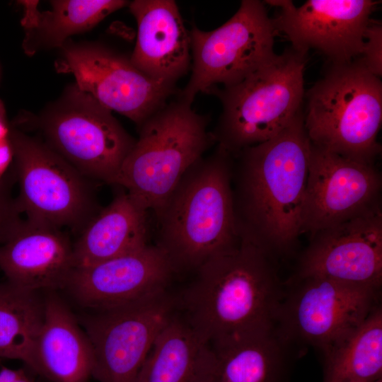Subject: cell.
Wrapping results in <instances>:
<instances>
[{
	"label": "cell",
	"mask_w": 382,
	"mask_h": 382,
	"mask_svg": "<svg viewBox=\"0 0 382 382\" xmlns=\"http://www.w3.org/2000/svg\"><path fill=\"white\" fill-rule=\"evenodd\" d=\"M11 178L0 182V245L21 221L16 200L10 194Z\"/></svg>",
	"instance_id": "cell-27"
},
{
	"label": "cell",
	"mask_w": 382,
	"mask_h": 382,
	"mask_svg": "<svg viewBox=\"0 0 382 382\" xmlns=\"http://www.w3.org/2000/svg\"><path fill=\"white\" fill-rule=\"evenodd\" d=\"M92 366L85 332L61 300L49 296L34 345L33 370L53 382H88Z\"/></svg>",
	"instance_id": "cell-20"
},
{
	"label": "cell",
	"mask_w": 382,
	"mask_h": 382,
	"mask_svg": "<svg viewBox=\"0 0 382 382\" xmlns=\"http://www.w3.org/2000/svg\"><path fill=\"white\" fill-rule=\"evenodd\" d=\"M41 140L88 179L112 184L134 139L112 115L75 83L35 120Z\"/></svg>",
	"instance_id": "cell-7"
},
{
	"label": "cell",
	"mask_w": 382,
	"mask_h": 382,
	"mask_svg": "<svg viewBox=\"0 0 382 382\" xmlns=\"http://www.w3.org/2000/svg\"><path fill=\"white\" fill-rule=\"evenodd\" d=\"M371 382H382V378H381V379L376 380V381H371Z\"/></svg>",
	"instance_id": "cell-31"
},
{
	"label": "cell",
	"mask_w": 382,
	"mask_h": 382,
	"mask_svg": "<svg viewBox=\"0 0 382 382\" xmlns=\"http://www.w3.org/2000/svg\"><path fill=\"white\" fill-rule=\"evenodd\" d=\"M320 277L381 289L380 204L311 236L294 279Z\"/></svg>",
	"instance_id": "cell-14"
},
{
	"label": "cell",
	"mask_w": 382,
	"mask_h": 382,
	"mask_svg": "<svg viewBox=\"0 0 382 382\" xmlns=\"http://www.w3.org/2000/svg\"><path fill=\"white\" fill-rule=\"evenodd\" d=\"M13 161V152L9 137L0 141V182L15 178Z\"/></svg>",
	"instance_id": "cell-28"
},
{
	"label": "cell",
	"mask_w": 382,
	"mask_h": 382,
	"mask_svg": "<svg viewBox=\"0 0 382 382\" xmlns=\"http://www.w3.org/2000/svg\"><path fill=\"white\" fill-rule=\"evenodd\" d=\"M5 116L4 105L0 100V141L8 138L10 134V127Z\"/></svg>",
	"instance_id": "cell-30"
},
{
	"label": "cell",
	"mask_w": 382,
	"mask_h": 382,
	"mask_svg": "<svg viewBox=\"0 0 382 382\" xmlns=\"http://www.w3.org/2000/svg\"><path fill=\"white\" fill-rule=\"evenodd\" d=\"M212 362L211 346L174 316L156 339L135 382H208Z\"/></svg>",
	"instance_id": "cell-23"
},
{
	"label": "cell",
	"mask_w": 382,
	"mask_h": 382,
	"mask_svg": "<svg viewBox=\"0 0 382 382\" xmlns=\"http://www.w3.org/2000/svg\"><path fill=\"white\" fill-rule=\"evenodd\" d=\"M305 63L306 55L286 49L239 83L209 90L222 105L215 144L234 156L281 132L302 109Z\"/></svg>",
	"instance_id": "cell-6"
},
{
	"label": "cell",
	"mask_w": 382,
	"mask_h": 382,
	"mask_svg": "<svg viewBox=\"0 0 382 382\" xmlns=\"http://www.w3.org/2000/svg\"><path fill=\"white\" fill-rule=\"evenodd\" d=\"M176 95L138 127L139 137L112 183L153 213L188 168L215 144L207 130V117Z\"/></svg>",
	"instance_id": "cell-4"
},
{
	"label": "cell",
	"mask_w": 382,
	"mask_h": 382,
	"mask_svg": "<svg viewBox=\"0 0 382 382\" xmlns=\"http://www.w3.org/2000/svg\"><path fill=\"white\" fill-rule=\"evenodd\" d=\"M381 179L374 164L311 143L302 233L317 232L379 204Z\"/></svg>",
	"instance_id": "cell-15"
},
{
	"label": "cell",
	"mask_w": 382,
	"mask_h": 382,
	"mask_svg": "<svg viewBox=\"0 0 382 382\" xmlns=\"http://www.w3.org/2000/svg\"><path fill=\"white\" fill-rule=\"evenodd\" d=\"M279 8L272 19L292 49L306 55L311 49L323 53L331 64L354 61L361 54L370 16L378 1L372 0H308L299 7L292 1L270 0Z\"/></svg>",
	"instance_id": "cell-13"
},
{
	"label": "cell",
	"mask_w": 382,
	"mask_h": 382,
	"mask_svg": "<svg viewBox=\"0 0 382 382\" xmlns=\"http://www.w3.org/2000/svg\"><path fill=\"white\" fill-rule=\"evenodd\" d=\"M274 257L241 237L201 265L182 298L185 320L207 344L275 327L284 290Z\"/></svg>",
	"instance_id": "cell-2"
},
{
	"label": "cell",
	"mask_w": 382,
	"mask_h": 382,
	"mask_svg": "<svg viewBox=\"0 0 382 382\" xmlns=\"http://www.w3.org/2000/svg\"><path fill=\"white\" fill-rule=\"evenodd\" d=\"M233 156L219 146L183 175L159 209L156 245L175 273L195 272L241 241L231 186Z\"/></svg>",
	"instance_id": "cell-3"
},
{
	"label": "cell",
	"mask_w": 382,
	"mask_h": 382,
	"mask_svg": "<svg viewBox=\"0 0 382 382\" xmlns=\"http://www.w3.org/2000/svg\"><path fill=\"white\" fill-rule=\"evenodd\" d=\"M323 354V382H371L382 378V308Z\"/></svg>",
	"instance_id": "cell-24"
},
{
	"label": "cell",
	"mask_w": 382,
	"mask_h": 382,
	"mask_svg": "<svg viewBox=\"0 0 382 382\" xmlns=\"http://www.w3.org/2000/svg\"><path fill=\"white\" fill-rule=\"evenodd\" d=\"M175 274L164 252L148 244L119 257L74 268L66 287L82 305L100 311L166 291Z\"/></svg>",
	"instance_id": "cell-16"
},
{
	"label": "cell",
	"mask_w": 382,
	"mask_h": 382,
	"mask_svg": "<svg viewBox=\"0 0 382 382\" xmlns=\"http://www.w3.org/2000/svg\"><path fill=\"white\" fill-rule=\"evenodd\" d=\"M0 269L25 289L66 287L74 270L73 247L61 229L21 220L0 245Z\"/></svg>",
	"instance_id": "cell-17"
},
{
	"label": "cell",
	"mask_w": 382,
	"mask_h": 382,
	"mask_svg": "<svg viewBox=\"0 0 382 382\" xmlns=\"http://www.w3.org/2000/svg\"><path fill=\"white\" fill-rule=\"evenodd\" d=\"M59 49L57 71L71 73L81 91L138 127L177 93L175 86L151 79L129 57L102 44L69 39Z\"/></svg>",
	"instance_id": "cell-12"
},
{
	"label": "cell",
	"mask_w": 382,
	"mask_h": 382,
	"mask_svg": "<svg viewBox=\"0 0 382 382\" xmlns=\"http://www.w3.org/2000/svg\"><path fill=\"white\" fill-rule=\"evenodd\" d=\"M175 305L166 290L86 318L91 377L98 382H135L156 339L175 316Z\"/></svg>",
	"instance_id": "cell-11"
},
{
	"label": "cell",
	"mask_w": 382,
	"mask_h": 382,
	"mask_svg": "<svg viewBox=\"0 0 382 382\" xmlns=\"http://www.w3.org/2000/svg\"><path fill=\"white\" fill-rule=\"evenodd\" d=\"M208 382H289L300 352L275 327L210 345Z\"/></svg>",
	"instance_id": "cell-19"
},
{
	"label": "cell",
	"mask_w": 382,
	"mask_h": 382,
	"mask_svg": "<svg viewBox=\"0 0 382 382\" xmlns=\"http://www.w3.org/2000/svg\"><path fill=\"white\" fill-rule=\"evenodd\" d=\"M129 8L137 23L133 65L148 77L175 86L190 66V37L173 0H134Z\"/></svg>",
	"instance_id": "cell-18"
},
{
	"label": "cell",
	"mask_w": 382,
	"mask_h": 382,
	"mask_svg": "<svg viewBox=\"0 0 382 382\" xmlns=\"http://www.w3.org/2000/svg\"><path fill=\"white\" fill-rule=\"evenodd\" d=\"M36 292L8 282L0 284V357L21 360L31 369L44 316V301Z\"/></svg>",
	"instance_id": "cell-25"
},
{
	"label": "cell",
	"mask_w": 382,
	"mask_h": 382,
	"mask_svg": "<svg viewBox=\"0 0 382 382\" xmlns=\"http://www.w3.org/2000/svg\"><path fill=\"white\" fill-rule=\"evenodd\" d=\"M18 210L28 220L59 229L83 228L98 212L88 178L40 138L10 127Z\"/></svg>",
	"instance_id": "cell-8"
},
{
	"label": "cell",
	"mask_w": 382,
	"mask_h": 382,
	"mask_svg": "<svg viewBox=\"0 0 382 382\" xmlns=\"http://www.w3.org/2000/svg\"><path fill=\"white\" fill-rule=\"evenodd\" d=\"M359 58L355 59L374 75H382V26L371 21L365 34L364 45Z\"/></svg>",
	"instance_id": "cell-26"
},
{
	"label": "cell",
	"mask_w": 382,
	"mask_h": 382,
	"mask_svg": "<svg viewBox=\"0 0 382 382\" xmlns=\"http://www.w3.org/2000/svg\"><path fill=\"white\" fill-rule=\"evenodd\" d=\"M304 125L311 144L369 163L381 152L382 83L355 59L331 64L306 93Z\"/></svg>",
	"instance_id": "cell-5"
},
{
	"label": "cell",
	"mask_w": 382,
	"mask_h": 382,
	"mask_svg": "<svg viewBox=\"0 0 382 382\" xmlns=\"http://www.w3.org/2000/svg\"><path fill=\"white\" fill-rule=\"evenodd\" d=\"M23 49L28 55L60 48L70 37L86 32L110 13L129 4L123 0H54L50 10L39 11L38 1H20Z\"/></svg>",
	"instance_id": "cell-22"
},
{
	"label": "cell",
	"mask_w": 382,
	"mask_h": 382,
	"mask_svg": "<svg viewBox=\"0 0 382 382\" xmlns=\"http://www.w3.org/2000/svg\"><path fill=\"white\" fill-rule=\"evenodd\" d=\"M310 149L301 109L277 135L233 156L240 236L273 257L288 253L302 233Z\"/></svg>",
	"instance_id": "cell-1"
},
{
	"label": "cell",
	"mask_w": 382,
	"mask_h": 382,
	"mask_svg": "<svg viewBox=\"0 0 382 382\" xmlns=\"http://www.w3.org/2000/svg\"><path fill=\"white\" fill-rule=\"evenodd\" d=\"M276 317L279 335L298 350L323 353L380 305L381 289L320 277L292 278Z\"/></svg>",
	"instance_id": "cell-10"
},
{
	"label": "cell",
	"mask_w": 382,
	"mask_h": 382,
	"mask_svg": "<svg viewBox=\"0 0 382 382\" xmlns=\"http://www.w3.org/2000/svg\"><path fill=\"white\" fill-rule=\"evenodd\" d=\"M149 212L120 192L84 226L73 246L74 268L119 257L148 245Z\"/></svg>",
	"instance_id": "cell-21"
},
{
	"label": "cell",
	"mask_w": 382,
	"mask_h": 382,
	"mask_svg": "<svg viewBox=\"0 0 382 382\" xmlns=\"http://www.w3.org/2000/svg\"><path fill=\"white\" fill-rule=\"evenodd\" d=\"M189 33L192 74L177 94L190 104L199 93L218 84H236L277 56V31L265 4L257 0L242 1L235 14L215 30L193 25Z\"/></svg>",
	"instance_id": "cell-9"
},
{
	"label": "cell",
	"mask_w": 382,
	"mask_h": 382,
	"mask_svg": "<svg viewBox=\"0 0 382 382\" xmlns=\"http://www.w3.org/2000/svg\"><path fill=\"white\" fill-rule=\"evenodd\" d=\"M0 382H33L23 369L2 367L0 369Z\"/></svg>",
	"instance_id": "cell-29"
}]
</instances>
